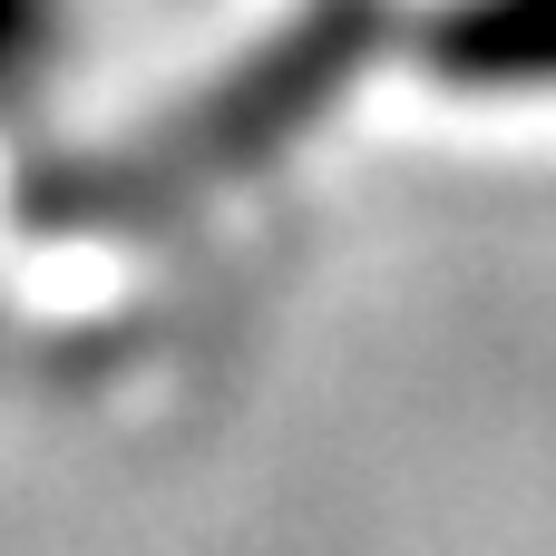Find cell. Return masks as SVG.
I'll list each match as a JSON object with an SVG mask.
<instances>
[{"instance_id":"6da1fadb","label":"cell","mask_w":556,"mask_h":556,"mask_svg":"<svg viewBox=\"0 0 556 556\" xmlns=\"http://www.w3.org/2000/svg\"><path fill=\"white\" fill-rule=\"evenodd\" d=\"M20 29H29V0H0V49H10Z\"/></svg>"}]
</instances>
